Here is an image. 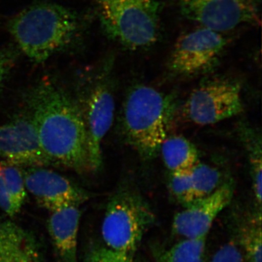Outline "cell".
I'll use <instances>...</instances> for the list:
<instances>
[{
    "instance_id": "cell-23",
    "label": "cell",
    "mask_w": 262,
    "mask_h": 262,
    "mask_svg": "<svg viewBox=\"0 0 262 262\" xmlns=\"http://www.w3.org/2000/svg\"><path fill=\"white\" fill-rule=\"evenodd\" d=\"M88 262H141L134 256L112 251L104 246L95 247L89 253Z\"/></svg>"
},
{
    "instance_id": "cell-14",
    "label": "cell",
    "mask_w": 262,
    "mask_h": 262,
    "mask_svg": "<svg viewBox=\"0 0 262 262\" xmlns=\"http://www.w3.org/2000/svg\"><path fill=\"white\" fill-rule=\"evenodd\" d=\"M0 262H44L34 236L14 222L0 219Z\"/></svg>"
},
{
    "instance_id": "cell-12",
    "label": "cell",
    "mask_w": 262,
    "mask_h": 262,
    "mask_svg": "<svg viewBox=\"0 0 262 262\" xmlns=\"http://www.w3.org/2000/svg\"><path fill=\"white\" fill-rule=\"evenodd\" d=\"M233 184L224 182L215 192L184 206L172 222V233L183 239L206 237L220 213L232 201Z\"/></svg>"
},
{
    "instance_id": "cell-4",
    "label": "cell",
    "mask_w": 262,
    "mask_h": 262,
    "mask_svg": "<svg viewBox=\"0 0 262 262\" xmlns=\"http://www.w3.org/2000/svg\"><path fill=\"white\" fill-rule=\"evenodd\" d=\"M106 37L130 51L153 47L161 36L157 0H92Z\"/></svg>"
},
{
    "instance_id": "cell-16",
    "label": "cell",
    "mask_w": 262,
    "mask_h": 262,
    "mask_svg": "<svg viewBox=\"0 0 262 262\" xmlns=\"http://www.w3.org/2000/svg\"><path fill=\"white\" fill-rule=\"evenodd\" d=\"M234 227L233 237L242 250L246 262H262L261 210L256 208Z\"/></svg>"
},
{
    "instance_id": "cell-6",
    "label": "cell",
    "mask_w": 262,
    "mask_h": 262,
    "mask_svg": "<svg viewBox=\"0 0 262 262\" xmlns=\"http://www.w3.org/2000/svg\"><path fill=\"white\" fill-rule=\"evenodd\" d=\"M156 216L147 201L133 187L121 186L108 200L101 225L104 247L134 256Z\"/></svg>"
},
{
    "instance_id": "cell-22",
    "label": "cell",
    "mask_w": 262,
    "mask_h": 262,
    "mask_svg": "<svg viewBox=\"0 0 262 262\" xmlns=\"http://www.w3.org/2000/svg\"><path fill=\"white\" fill-rule=\"evenodd\" d=\"M210 262H246L244 253L235 239L221 246Z\"/></svg>"
},
{
    "instance_id": "cell-15",
    "label": "cell",
    "mask_w": 262,
    "mask_h": 262,
    "mask_svg": "<svg viewBox=\"0 0 262 262\" xmlns=\"http://www.w3.org/2000/svg\"><path fill=\"white\" fill-rule=\"evenodd\" d=\"M159 152L170 173L190 170L200 161L195 145L183 136H167L160 146Z\"/></svg>"
},
{
    "instance_id": "cell-17",
    "label": "cell",
    "mask_w": 262,
    "mask_h": 262,
    "mask_svg": "<svg viewBox=\"0 0 262 262\" xmlns=\"http://www.w3.org/2000/svg\"><path fill=\"white\" fill-rule=\"evenodd\" d=\"M206 237L183 239L169 248L155 249L158 262H206Z\"/></svg>"
},
{
    "instance_id": "cell-20",
    "label": "cell",
    "mask_w": 262,
    "mask_h": 262,
    "mask_svg": "<svg viewBox=\"0 0 262 262\" xmlns=\"http://www.w3.org/2000/svg\"><path fill=\"white\" fill-rule=\"evenodd\" d=\"M0 173L3 176L8 194L15 207L20 211L27 198L23 170L17 165L0 161Z\"/></svg>"
},
{
    "instance_id": "cell-8",
    "label": "cell",
    "mask_w": 262,
    "mask_h": 262,
    "mask_svg": "<svg viewBox=\"0 0 262 262\" xmlns=\"http://www.w3.org/2000/svg\"><path fill=\"white\" fill-rule=\"evenodd\" d=\"M227 43L222 32L206 27L185 33L172 50L168 70L173 75L184 77L206 73L219 63Z\"/></svg>"
},
{
    "instance_id": "cell-9",
    "label": "cell",
    "mask_w": 262,
    "mask_h": 262,
    "mask_svg": "<svg viewBox=\"0 0 262 262\" xmlns=\"http://www.w3.org/2000/svg\"><path fill=\"white\" fill-rule=\"evenodd\" d=\"M177 3L184 17L216 32L259 22L260 0H177Z\"/></svg>"
},
{
    "instance_id": "cell-2",
    "label": "cell",
    "mask_w": 262,
    "mask_h": 262,
    "mask_svg": "<svg viewBox=\"0 0 262 262\" xmlns=\"http://www.w3.org/2000/svg\"><path fill=\"white\" fill-rule=\"evenodd\" d=\"M18 51L35 63L70 51L83 39L85 19L58 3L39 1L14 15L8 24Z\"/></svg>"
},
{
    "instance_id": "cell-7",
    "label": "cell",
    "mask_w": 262,
    "mask_h": 262,
    "mask_svg": "<svg viewBox=\"0 0 262 262\" xmlns=\"http://www.w3.org/2000/svg\"><path fill=\"white\" fill-rule=\"evenodd\" d=\"M241 82L229 77H215L193 90L182 106V115L194 125H213L242 113Z\"/></svg>"
},
{
    "instance_id": "cell-11",
    "label": "cell",
    "mask_w": 262,
    "mask_h": 262,
    "mask_svg": "<svg viewBox=\"0 0 262 262\" xmlns=\"http://www.w3.org/2000/svg\"><path fill=\"white\" fill-rule=\"evenodd\" d=\"M24 176L27 191L50 211L71 205L80 206L91 198L83 188L46 167H30Z\"/></svg>"
},
{
    "instance_id": "cell-10",
    "label": "cell",
    "mask_w": 262,
    "mask_h": 262,
    "mask_svg": "<svg viewBox=\"0 0 262 262\" xmlns=\"http://www.w3.org/2000/svg\"><path fill=\"white\" fill-rule=\"evenodd\" d=\"M0 161L28 168L53 165L43 151L28 113L0 125Z\"/></svg>"
},
{
    "instance_id": "cell-19",
    "label": "cell",
    "mask_w": 262,
    "mask_h": 262,
    "mask_svg": "<svg viewBox=\"0 0 262 262\" xmlns=\"http://www.w3.org/2000/svg\"><path fill=\"white\" fill-rule=\"evenodd\" d=\"M189 173L194 201L212 194L224 183L218 168L200 161L189 170Z\"/></svg>"
},
{
    "instance_id": "cell-5",
    "label": "cell",
    "mask_w": 262,
    "mask_h": 262,
    "mask_svg": "<svg viewBox=\"0 0 262 262\" xmlns=\"http://www.w3.org/2000/svg\"><path fill=\"white\" fill-rule=\"evenodd\" d=\"M113 58H106L82 77L75 100L85 126L93 172L102 165V142L113 125L115 103L113 84Z\"/></svg>"
},
{
    "instance_id": "cell-13",
    "label": "cell",
    "mask_w": 262,
    "mask_h": 262,
    "mask_svg": "<svg viewBox=\"0 0 262 262\" xmlns=\"http://www.w3.org/2000/svg\"><path fill=\"white\" fill-rule=\"evenodd\" d=\"M81 218L80 206L71 205L51 211L48 232L61 262H77V241Z\"/></svg>"
},
{
    "instance_id": "cell-18",
    "label": "cell",
    "mask_w": 262,
    "mask_h": 262,
    "mask_svg": "<svg viewBox=\"0 0 262 262\" xmlns=\"http://www.w3.org/2000/svg\"><path fill=\"white\" fill-rule=\"evenodd\" d=\"M243 140L246 146L251 168L253 195L256 208L261 209L262 198V149L261 136L251 129H244Z\"/></svg>"
},
{
    "instance_id": "cell-24",
    "label": "cell",
    "mask_w": 262,
    "mask_h": 262,
    "mask_svg": "<svg viewBox=\"0 0 262 262\" xmlns=\"http://www.w3.org/2000/svg\"><path fill=\"white\" fill-rule=\"evenodd\" d=\"M19 54L20 51L14 46H6L0 49V89L15 67Z\"/></svg>"
},
{
    "instance_id": "cell-21",
    "label": "cell",
    "mask_w": 262,
    "mask_h": 262,
    "mask_svg": "<svg viewBox=\"0 0 262 262\" xmlns=\"http://www.w3.org/2000/svg\"><path fill=\"white\" fill-rule=\"evenodd\" d=\"M169 189L176 201L184 206L194 202L189 170L170 173Z\"/></svg>"
},
{
    "instance_id": "cell-25",
    "label": "cell",
    "mask_w": 262,
    "mask_h": 262,
    "mask_svg": "<svg viewBox=\"0 0 262 262\" xmlns=\"http://www.w3.org/2000/svg\"><path fill=\"white\" fill-rule=\"evenodd\" d=\"M0 209L9 216H14L20 212L15 207L8 194L1 173H0Z\"/></svg>"
},
{
    "instance_id": "cell-3",
    "label": "cell",
    "mask_w": 262,
    "mask_h": 262,
    "mask_svg": "<svg viewBox=\"0 0 262 262\" xmlns=\"http://www.w3.org/2000/svg\"><path fill=\"white\" fill-rule=\"evenodd\" d=\"M175 110L172 96L147 84H136L127 93L122 108V131L141 158L151 160L159 152Z\"/></svg>"
},
{
    "instance_id": "cell-1",
    "label": "cell",
    "mask_w": 262,
    "mask_h": 262,
    "mask_svg": "<svg viewBox=\"0 0 262 262\" xmlns=\"http://www.w3.org/2000/svg\"><path fill=\"white\" fill-rule=\"evenodd\" d=\"M27 99V113L53 165L80 174L93 172L87 132L75 100L49 77L34 84Z\"/></svg>"
}]
</instances>
